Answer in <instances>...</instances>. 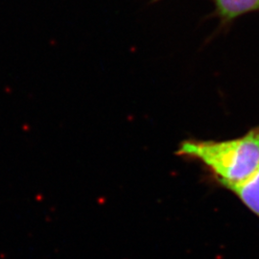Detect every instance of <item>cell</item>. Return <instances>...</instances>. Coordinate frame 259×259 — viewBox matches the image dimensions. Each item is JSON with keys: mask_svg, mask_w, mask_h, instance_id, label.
<instances>
[{"mask_svg": "<svg viewBox=\"0 0 259 259\" xmlns=\"http://www.w3.org/2000/svg\"><path fill=\"white\" fill-rule=\"evenodd\" d=\"M177 154L200 161L220 185L231 191L258 170L259 127L237 139L185 140Z\"/></svg>", "mask_w": 259, "mask_h": 259, "instance_id": "cell-1", "label": "cell"}, {"mask_svg": "<svg viewBox=\"0 0 259 259\" xmlns=\"http://www.w3.org/2000/svg\"><path fill=\"white\" fill-rule=\"evenodd\" d=\"M216 14L229 22L243 15L258 12L259 0H215Z\"/></svg>", "mask_w": 259, "mask_h": 259, "instance_id": "cell-2", "label": "cell"}, {"mask_svg": "<svg viewBox=\"0 0 259 259\" xmlns=\"http://www.w3.org/2000/svg\"><path fill=\"white\" fill-rule=\"evenodd\" d=\"M231 191L251 212L259 217V168L250 179L232 188Z\"/></svg>", "mask_w": 259, "mask_h": 259, "instance_id": "cell-3", "label": "cell"}]
</instances>
